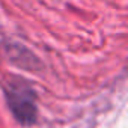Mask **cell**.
Returning <instances> with one entry per match:
<instances>
[{
    "label": "cell",
    "mask_w": 128,
    "mask_h": 128,
    "mask_svg": "<svg viewBox=\"0 0 128 128\" xmlns=\"http://www.w3.org/2000/svg\"><path fill=\"white\" fill-rule=\"evenodd\" d=\"M11 107L15 113V116L24 122L29 124L35 118V106L33 101L29 96H24L23 94H15V96H11Z\"/></svg>",
    "instance_id": "1"
}]
</instances>
